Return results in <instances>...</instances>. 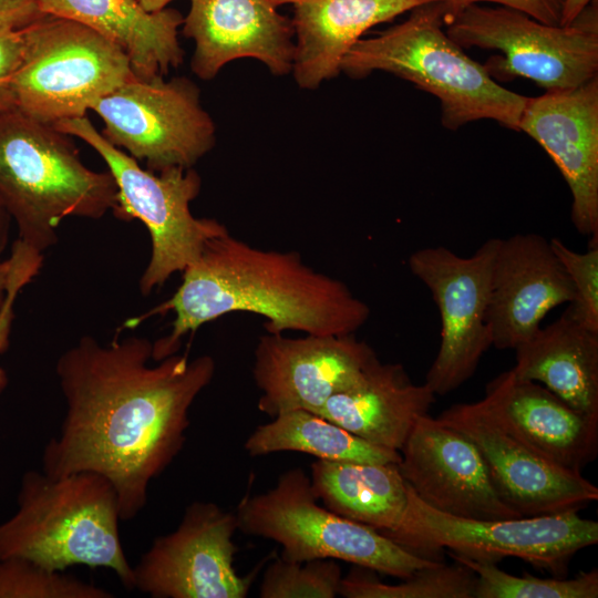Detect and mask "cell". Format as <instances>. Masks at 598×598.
<instances>
[{"label": "cell", "instance_id": "1", "mask_svg": "<svg viewBox=\"0 0 598 598\" xmlns=\"http://www.w3.org/2000/svg\"><path fill=\"white\" fill-rule=\"evenodd\" d=\"M152 354L143 337L102 344L84 336L55 364L65 414L44 447L43 472L101 474L116 491L121 520L140 514L151 482L184 447L190 406L215 373L208 354L155 364Z\"/></svg>", "mask_w": 598, "mask_h": 598}, {"label": "cell", "instance_id": "2", "mask_svg": "<svg viewBox=\"0 0 598 598\" xmlns=\"http://www.w3.org/2000/svg\"><path fill=\"white\" fill-rule=\"evenodd\" d=\"M182 274L166 301L124 323L134 328L154 315H174L171 332L153 342L154 361L177 353L186 334L233 312L265 318L269 333L303 334L355 333L371 315L343 281L308 266L299 252L261 249L229 230L212 238Z\"/></svg>", "mask_w": 598, "mask_h": 598}, {"label": "cell", "instance_id": "3", "mask_svg": "<svg viewBox=\"0 0 598 598\" xmlns=\"http://www.w3.org/2000/svg\"><path fill=\"white\" fill-rule=\"evenodd\" d=\"M446 17L445 0L412 9L404 22L360 39L343 58L341 71L355 79L384 71L412 82L439 99L448 130L488 118L518 131L527 97L499 85L472 60L443 31Z\"/></svg>", "mask_w": 598, "mask_h": 598}, {"label": "cell", "instance_id": "4", "mask_svg": "<svg viewBox=\"0 0 598 598\" xmlns=\"http://www.w3.org/2000/svg\"><path fill=\"white\" fill-rule=\"evenodd\" d=\"M117 494L99 473L49 476L28 471L16 514L0 524V559L19 557L64 571L74 565L112 570L134 589L120 537Z\"/></svg>", "mask_w": 598, "mask_h": 598}, {"label": "cell", "instance_id": "5", "mask_svg": "<svg viewBox=\"0 0 598 598\" xmlns=\"http://www.w3.org/2000/svg\"><path fill=\"white\" fill-rule=\"evenodd\" d=\"M69 137L16 109L0 111V204L18 239L42 254L65 217L100 219L116 205L111 173L86 167Z\"/></svg>", "mask_w": 598, "mask_h": 598}, {"label": "cell", "instance_id": "6", "mask_svg": "<svg viewBox=\"0 0 598 598\" xmlns=\"http://www.w3.org/2000/svg\"><path fill=\"white\" fill-rule=\"evenodd\" d=\"M235 515L240 532L279 544L287 560L340 559L402 579L441 563L321 506L300 467L283 472L267 492L245 496Z\"/></svg>", "mask_w": 598, "mask_h": 598}, {"label": "cell", "instance_id": "7", "mask_svg": "<svg viewBox=\"0 0 598 598\" xmlns=\"http://www.w3.org/2000/svg\"><path fill=\"white\" fill-rule=\"evenodd\" d=\"M53 126L87 143L105 162L114 178L117 199L114 216L141 220L148 229L152 251L140 279V291L151 293L175 272H183L200 256L205 245L228 231L216 219L196 218L190 203L198 196L202 179L192 168L171 167L155 173L105 140L86 116L63 120Z\"/></svg>", "mask_w": 598, "mask_h": 598}, {"label": "cell", "instance_id": "8", "mask_svg": "<svg viewBox=\"0 0 598 598\" xmlns=\"http://www.w3.org/2000/svg\"><path fill=\"white\" fill-rule=\"evenodd\" d=\"M23 37L10 104L42 123L85 116L135 75L121 49L76 21L47 14L23 28Z\"/></svg>", "mask_w": 598, "mask_h": 598}, {"label": "cell", "instance_id": "9", "mask_svg": "<svg viewBox=\"0 0 598 598\" xmlns=\"http://www.w3.org/2000/svg\"><path fill=\"white\" fill-rule=\"evenodd\" d=\"M445 25L447 35L462 49L502 53L484 65L493 79L526 78L554 92L597 76V0L567 27L543 23L516 9L480 4L466 7Z\"/></svg>", "mask_w": 598, "mask_h": 598}, {"label": "cell", "instance_id": "10", "mask_svg": "<svg viewBox=\"0 0 598 598\" xmlns=\"http://www.w3.org/2000/svg\"><path fill=\"white\" fill-rule=\"evenodd\" d=\"M394 542L425 556L441 548L476 560L506 557L564 575L571 557L598 543V523L578 512L506 519H473L442 513L409 485V505Z\"/></svg>", "mask_w": 598, "mask_h": 598}, {"label": "cell", "instance_id": "11", "mask_svg": "<svg viewBox=\"0 0 598 598\" xmlns=\"http://www.w3.org/2000/svg\"><path fill=\"white\" fill-rule=\"evenodd\" d=\"M104 122L102 135L148 171L192 168L215 144V124L189 79L134 75L91 109Z\"/></svg>", "mask_w": 598, "mask_h": 598}, {"label": "cell", "instance_id": "12", "mask_svg": "<svg viewBox=\"0 0 598 598\" xmlns=\"http://www.w3.org/2000/svg\"><path fill=\"white\" fill-rule=\"evenodd\" d=\"M498 243L499 238H489L468 257L444 246L425 247L408 259L410 271L427 287L440 312V347L424 382L435 395L465 383L492 347L487 308Z\"/></svg>", "mask_w": 598, "mask_h": 598}, {"label": "cell", "instance_id": "13", "mask_svg": "<svg viewBox=\"0 0 598 598\" xmlns=\"http://www.w3.org/2000/svg\"><path fill=\"white\" fill-rule=\"evenodd\" d=\"M236 515L210 502L189 504L173 532L156 537L133 566L134 588L153 598H245L237 574Z\"/></svg>", "mask_w": 598, "mask_h": 598}, {"label": "cell", "instance_id": "14", "mask_svg": "<svg viewBox=\"0 0 598 598\" xmlns=\"http://www.w3.org/2000/svg\"><path fill=\"white\" fill-rule=\"evenodd\" d=\"M379 360L354 333L260 336L252 377L260 391L258 410L275 417L292 410L317 412L331 396L357 385Z\"/></svg>", "mask_w": 598, "mask_h": 598}, {"label": "cell", "instance_id": "15", "mask_svg": "<svg viewBox=\"0 0 598 598\" xmlns=\"http://www.w3.org/2000/svg\"><path fill=\"white\" fill-rule=\"evenodd\" d=\"M436 419L473 442L499 498L520 517L579 512L598 499L597 486L581 472L532 452L503 431L481 401L454 404Z\"/></svg>", "mask_w": 598, "mask_h": 598}, {"label": "cell", "instance_id": "16", "mask_svg": "<svg viewBox=\"0 0 598 598\" xmlns=\"http://www.w3.org/2000/svg\"><path fill=\"white\" fill-rule=\"evenodd\" d=\"M400 455L401 475L434 509L473 519L520 517L499 498L473 442L436 417L419 419Z\"/></svg>", "mask_w": 598, "mask_h": 598}, {"label": "cell", "instance_id": "17", "mask_svg": "<svg viewBox=\"0 0 598 598\" xmlns=\"http://www.w3.org/2000/svg\"><path fill=\"white\" fill-rule=\"evenodd\" d=\"M518 131L551 157L570 189L576 230L598 244V76L527 97Z\"/></svg>", "mask_w": 598, "mask_h": 598}, {"label": "cell", "instance_id": "18", "mask_svg": "<svg viewBox=\"0 0 598 598\" xmlns=\"http://www.w3.org/2000/svg\"><path fill=\"white\" fill-rule=\"evenodd\" d=\"M573 299L569 277L548 239L534 233L499 238L487 308L492 346L515 350L549 311Z\"/></svg>", "mask_w": 598, "mask_h": 598}, {"label": "cell", "instance_id": "19", "mask_svg": "<svg viewBox=\"0 0 598 598\" xmlns=\"http://www.w3.org/2000/svg\"><path fill=\"white\" fill-rule=\"evenodd\" d=\"M272 0H190L183 34L195 41L192 71L212 80L228 62L252 58L274 75L292 71L295 30Z\"/></svg>", "mask_w": 598, "mask_h": 598}, {"label": "cell", "instance_id": "20", "mask_svg": "<svg viewBox=\"0 0 598 598\" xmlns=\"http://www.w3.org/2000/svg\"><path fill=\"white\" fill-rule=\"evenodd\" d=\"M481 403L503 431L557 466L581 472L597 456L598 420L512 369L486 385Z\"/></svg>", "mask_w": 598, "mask_h": 598}, {"label": "cell", "instance_id": "21", "mask_svg": "<svg viewBox=\"0 0 598 598\" xmlns=\"http://www.w3.org/2000/svg\"><path fill=\"white\" fill-rule=\"evenodd\" d=\"M291 4L297 84L317 89L341 72V62L370 28L432 0H272Z\"/></svg>", "mask_w": 598, "mask_h": 598}, {"label": "cell", "instance_id": "22", "mask_svg": "<svg viewBox=\"0 0 598 598\" xmlns=\"http://www.w3.org/2000/svg\"><path fill=\"white\" fill-rule=\"evenodd\" d=\"M45 14L76 21L123 51L143 80L164 76L184 59L178 29L184 17L173 8L150 12L140 0H39Z\"/></svg>", "mask_w": 598, "mask_h": 598}, {"label": "cell", "instance_id": "23", "mask_svg": "<svg viewBox=\"0 0 598 598\" xmlns=\"http://www.w3.org/2000/svg\"><path fill=\"white\" fill-rule=\"evenodd\" d=\"M434 402L432 390L413 383L402 364L378 360L357 385L315 413L373 445L400 452Z\"/></svg>", "mask_w": 598, "mask_h": 598}, {"label": "cell", "instance_id": "24", "mask_svg": "<svg viewBox=\"0 0 598 598\" xmlns=\"http://www.w3.org/2000/svg\"><path fill=\"white\" fill-rule=\"evenodd\" d=\"M512 369L537 382L581 414L598 420V332L579 324L568 308L516 349Z\"/></svg>", "mask_w": 598, "mask_h": 598}, {"label": "cell", "instance_id": "25", "mask_svg": "<svg viewBox=\"0 0 598 598\" xmlns=\"http://www.w3.org/2000/svg\"><path fill=\"white\" fill-rule=\"evenodd\" d=\"M310 480L328 509L394 542L409 505V484L398 464L318 460L311 464Z\"/></svg>", "mask_w": 598, "mask_h": 598}, {"label": "cell", "instance_id": "26", "mask_svg": "<svg viewBox=\"0 0 598 598\" xmlns=\"http://www.w3.org/2000/svg\"><path fill=\"white\" fill-rule=\"evenodd\" d=\"M252 456L300 452L331 462L398 464L400 452L373 445L340 425L307 410L283 412L257 426L245 442Z\"/></svg>", "mask_w": 598, "mask_h": 598}, {"label": "cell", "instance_id": "27", "mask_svg": "<svg viewBox=\"0 0 598 598\" xmlns=\"http://www.w3.org/2000/svg\"><path fill=\"white\" fill-rule=\"evenodd\" d=\"M476 575L466 566L439 563L404 578L383 584L362 574L342 577L339 595L346 598H474Z\"/></svg>", "mask_w": 598, "mask_h": 598}, {"label": "cell", "instance_id": "28", "mask_svg": "<svg viewBox=\"0 0 598 598\" xmlns=\"http://www.w3.org/2000/svg\"><path fill=\"white\" fill-rule=\"evenodd\" d=\"M476 575L474 598H597L598 569L581 571L571 579L515 576L496 563L476 560L450 553Z\"/></svg>", "mask_w": 598, "mask_h": 598}, {"label": "cell", "instance_id": "29", "mask_svg": "<svg viewBox=\"0 0 598 598\" xmlns=\"http://www.w3.org/2000/svg\"><path fill=\"white\" fill-rule=\"evenodd\" d=\"M91 582L40 566L31 560L0 559V598H112Z\"/></svg>", "mask_w": 598, "mask_h": 598}, {"label": "cell", "instance_id": "30", "mask_svg": "<svg viewBox=\"0 0 598 598\" xmlns=\"http://www.w3.org/2000/svg\"><path fill=\"white\" fill-rule=\"evenodd\" d=\"M342 574L333 559L292 561L276 558L265 570L261 598H334Z\"/></svg>", "mask_w": 598, "mask_h": 598}, {"label": "cell", "instance_id": "31", "mask_svg": "<svg viewBox=\"0 0 598 598\" xmlns=\"http://www.w3.org/2000/svg\"><path fill=\"white\" fill-rule=\"evenodd\" d=\"M549 243L574 289V299L567 307L571 317L582 327L598 332V244L589 245L580 252L559 238H550Z\"/></svg>", "mask_w": 598, "mask_h": 598}, {"label": "cell", "instance_id": "32", "mask_svg": "<svg viewBox=\"0 0 598 598\" xmlns=\"http://www.w3.org/2000/svg\"><path fill=\"white\" fill-rule=\"evenodd\" d=\"M10 276L4 300L0 307V353L9 346L14 319V303L22 289L40 272L43 259L25 247H14L9 256ZM8 377L0 368V392L6 388Z\"/></svg>", "mask_w": 598, "mask_h": 598}, {"label": "cell", "instance_id": "33", "mask_svg": "<svg viewBox=\"0 0 598 598\" xmlns=\"http://www.w3.org/2000/svg\"><path fill=\"white\" fill-rule=\"evenodd\" d=\"M445 2L447 7L445 24L468 6L492 2L519 10L543 23L559 25L564 4V0H445Z\"/></svg>", "mask_w": 598, "mask_h": 598}, {"label": "cell", "instance_id": "34", "mask_svg": "<svg viewBox=\"0 0 598 598\" xmlns=\"http://www.w3.org/2000/svg\"><path fill=\"white\" fill-rule=\"evenodd\" d=\"M23 29L0 28V111L11 109L9 84L23 54Z\"/></svg>", "mask_w": 598, "mask_h": 598}, {"label": "cell", "instance_id": "35", "mask_svg": "<svg viewBox=\"0 0 598 598\" xmlns=\"http://www.w3.org/2000/svg\"><path fill=\"white\" fill-rule=\"evenodd\" d=\"M44 16L39 0H0V28L23 29Z\"/></svg>", "mask_w": 598, "mask_h": 598}, {"label": "cell", "instance_id": "36", "mask_svg": "<svg viewBox=\"0 0 598 598\" xmlns=\"http://www.w3.org/2000/svg\"><path fill=\"white\" fill-rule=\"evenodd\" d=\"M594 0H564L559 25L567 27L584 11Z\"/></svg>", "mask_w": 598, "mask_h": 598}, {"label": "cell", "instance_id": "37", "mask_svg": "<svg viewBox=\"0 0 598 598\" xmlns=\"http://www.w3.org/2000/svg\"><path fill=\"white\" fill-rule=\"evenodd\" d=\"M10 220L8 213L0 204V255L8 244Z\"/></svg>", "mask_w": 598, "mask_h": 598}, {"label": "cell", "instance_id": "38", "mask_svg": "<svg viewBox=\"0 0 598 598\" xmlns=\"http://www.w3.org/2000/svg\"><path fill=\"white\" fill-rule=\"evenodd\" d=\"M9 276H10V260L1 259L0 255V307L4 300L6 291L9 282Z\"/></svg>", "mask_w": 598, "mask_h": 598}, {"label": "cell", "instance_id": "39", "mask_svg": "<svg viewBox=\"0 0 598 598\" xmlns=\"http://www.w3.org/2000/svg\"><path fill=\"white\" fill-rule=\"evenodd\" d=\"M173 0H140L145 10L155 12L166 8V6Z\"/></svg>", "mask_w": 598, "mask_h": 598}]
</instances>
